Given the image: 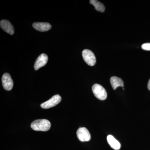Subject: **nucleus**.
<instances>
[{
	"mask_svg": "<svg viewBox=\"0 0 150 150\" xmlns=\"http://www.w3.org/2000/svg\"><path fill=\"white\" fill-rule=\"evenodd\" d=\"M50 121L46 119H38L31 123V127L35 131H47L51 128Z\"/></svg>",
	"mask_w": 150,
	"mask_h": 150,
	"instance_id": "obj_1",
	"label": "nucleus"
},
{
	"mask_svg": "<svg viewBox=\"0 0 150 150\" xmlns=\"http://www.w3.org/2000/svg\"><path fill=\"white\" fill-rule=\"evenodd\" d=\"M92 91L96 97L100 100H104L107 96L105 89L98 84H95L92 86Z\"/></svg>",
	"mask_w": 150,
	"mask_h": 150,
	"instance_id": "obj_2",
	"label": "nucleus"
},
{
	"mask_svg": "<svg viewBox=\"0 0 150 150\" xmlns=\"http://www.w3.org/2000/svg\"><path fill=\"white\" fill-rule=\"evenodd\" d=\"M62 97L59 95H56L47 101L42 103L40 105V106L43 109H48L56 106L60 103Z\"/></svg>",
	"mask_w": 150,
	"mask_h": 150,
	"instance_id": "obj_3",
	"label": "nucleus"
},
{
	"mask_svg": "<svg viewBox=\"0 0 150 150\" xmlns=\"http://www.w3.org/2000/svg\"><path fill=\"white\" fill-rule=\"evenodd\" d=\"M82 56L86 63L90 66H93L96 63L94 54L90 50L85 49L82 52Z\"/></svg>",
	"mask_w": 150,
	"mask_h": 150,
	"instance_id": "obj_4",
	"label": "nucleus"
},
{
	"mask_svg": "<svg viewBox=\"0 0 150 150\" xmlns=\"http://www.w3.org/2000/svg\"><path fill=\"white\" fill-rule=\"evenodd\" d=\"M76 134L78 139L82 142H88L91 138L89 132L85 127L78 129Z\"/></svg>",
	"mask_w": 150,
	"mask_h": 150,
	"instance_id": "obj_5",
	"label": "nucleus"
},
{
	"mask_svg": "<svg viewBox=\"0 0 150 150\" xmlns=\"http://www.w3.org/2000/svg\"><path fill=\"white\" fill-rule=\"evenodd\" d=\"M2 82L3 87L6 90L11 91L12 89L13 86V81L8 73H5L3 75Z\"/></svg>",
	"mask_w": 150,
	"mask_h": 150,
	"instance_id": "obj_6",
	"label": "nucleus"
},
{
	"mask_svg": "<svg viewBox=\"0 0 150 150\" xmlns=\"http://www.w3.org/2000/svg\"><path fill=\"white\" fill-rule=\"evenodd\" d=\"M48 61V56L46 54H41L36 59L34 64L35 70H38L42 67H44L47 64Z\"/></svg>",
	"mask_w": 150,
	"mask_h": 150,
	"instance_id": "obj_7",
	"label": "nucleus"
},
{
	"mask_svg": "<svg viewBox=\"0 0 150 150\" xmlns=\"http://www.w3.org/2000/svg\"><path fill=\"white\" fill-rule=\"evenodd\" d=\"M1 28L10 35H13L14 33V29L12 25L8 21L3 20L0 22Z\"/></svg>",
	"mask_w": 150,
	"mask_h": 150,
	"instance_id": "obj_8",
	"label": "nucleus"
},
{
	"mask_svg": "<svg viewBox=\"0 0 150 150\" xmlns=\"http://www.w3.org/2000/svg\"><path fill=\"white\" fill-rule=\"evenodd\" d=\"M33 26L36 30L41 32L48 31L51 28V25L48 23H34Z\"/></svg>",
	"mask_w": 150,
	"mask_h": 150,
	"instance_id": "obj_9",
	"label": "nucleus"
},
{
	"mask_svg": "<svg viewBox=\"0 0 150 150\" xmlns=\"http://www.w3.org/2000/svg\"><path fill=\"white\" fill-rule=\"evenodd\" d=\"M107 142L111 147L114 150H119L121 148V145L118 141L112 135H108L107 137Z\"/></svg>",
	"mask_w": 150,
	"mask_h": 150,
	"instance_id": "obj_10",
	"label": "nucleus"
},
{
	"mask_svg": "<svg viewBox=\"0 0 150 150\" xmlns=\"http://www.w3.org/2000/svg\"><path fill=\"white\" fill-rule=\"evenodd\" d=\"M110 83L112 88L116 89L118 87H124V83L123 80L120 78L116 76H112L110 79Z\"/></svg>",
	"mask_w": 150,
	"mask_h": 150,
	"instance_id": "obj_11",
	"label": "nucleus"
},
{
	"mask_svg": "<svg viewBox=\"0 0 150 150\" xmlns=\"http://www.w3.org/2000/svg\"><path fill=\"white\" fill-rule=\"evenodd\" d=\"M90 3L95 7L96 10L98 11L103 12L105 10V8L102 3L96 0H91Z\"/></svg>",
	"mask_w": 150,
	"mask_h": 150,
	"instance_id": "obj_12",
	"label": "nucleus"
},
{
	"mask_svg": "<svg viewBox=\"0 0 150 150\" xmlns=\"http://www.w3.org/2000/svg\"><path fill=\"white\" fill-rule=\"evenodd\" d=\"M142 48L144 50L150 51V43H145L142 45Z\"/></svg>",
	"mask_w": 150,
	"mask_h": 150,
	"instance_id": "obj_13",
	"label": "nucleus"
},
{
	"mask_svg": "<svg viewBox=\"0 0 150 150\" xmlns=\"http://www.w3.org/2000/svg\"><path fill=\"white\" fill-rule=\"evenodd\" d=\"M148 88L149 89V90L150 91V79L149 81V82H148Z\"/></svg>",
	"mask_w": 150,
	"mask_h": 150,
	"instance_id": "obj_14",
	"label": "nucleus"
}]
</instances>
